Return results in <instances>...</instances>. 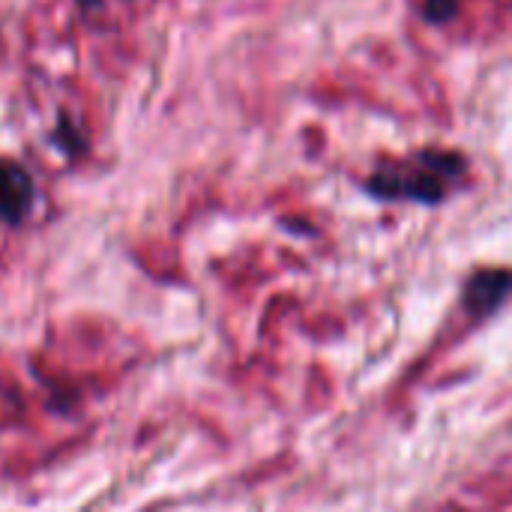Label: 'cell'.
Returning a JSON list of instances; mask_svg holds the SVG:
<instances>
[{"mask_svg": "<svg viewBox=\"0 0 512 512\" xmlns=\"http://www.w3.org/2000/svg\"><path fill=\"white\" fill-rule=\"evenodd\" d=\"M459 6H462V0H429L426 3V18L435 21V24H444L459 12Z\"/></svg>", "mask_w": 512, "mask_h": 512, "instance_id": "4", "label": "cell"}, {"mask_svg": "<svg viewBox=\"0 0 512 512\" xmlns=\"http://www.w3.org/2000/svg\"><path fill=\"white\" fill-rule=\"evenodd\" d=\"M465 171V162L453 153H438L426 150L414 162H399L381 168L369 180V192L378 198H393V201H423V204H438L450 183Z\"/></svg>", "mask_w": 512, "mask_h": 512, "instance_id": "1", "label": "cell"}, {"mask_svg": "<svg viewBox=\"0 0 512 512\" xmlns=\"http://www.w3.org/2000/svg\"><path fill=\"white\" fill-rule=\"evenodd\" d=\"M512 291V273L510 270H486L480 276H474L468 282V291H465V303L471 312L483 315V312H492L504 303V297Z\"/></svg>", "mask_w": 512, "mask_h": 512, "instance_id": "3", "label": "cell"}, {"mask_svg": "<svg viewBox=\"0 0 512 512\" xmlns=\"http://www.w3.org/2000/svg\"><path fill=\"white\" fill-rule=\"evenodd\" d=\"M30 201H33L30 174L15 162L0 159V216L6 222H18L30 210Z\"/></svg>", "mask_w": 512, "mask_h": 512, "instance_id": "2", "label": "cell"}]
</instances>
